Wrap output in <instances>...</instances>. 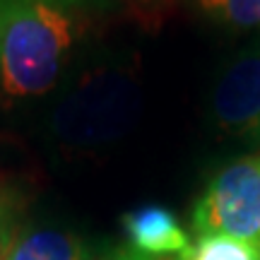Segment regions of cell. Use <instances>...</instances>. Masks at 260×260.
Returning a JSON list of instances; mask_svg holds the SVG:
<instances>
[{"label":"cell","instance_id":"3","mask_svg":"<svg viewBox=\"0 0 260 260\" xmlns=\"http://www.w3.org/2000/svg\"><path fill=\"white\" fill-rule=\"evenodd\" d=\"M212 116L232 135L260 138V51L236 58L212 92Z\"/></svg>","mask_w":260,"mask_h":260},{"label":"cell","instance_id":"8","mask_svg":"<svg viewBox=\"0 0 260 260\" xmlns=\"http://www.w3.org/2000/svg\"><path fill=\"white\" fill-rule=\"evenodd\" d=\"M5 217H8V203H5V200H3V195H0V246H3V243H5V239H8V219H5Z\"/></svg>","mask_w":260,"mask_h":260},{"label":"cell","instance_id":"5","mask_svg":"<svg viewBox=\"0 0 260 260\" xmlns=\"http://www.w3.org/2000/svg\"><path fill=\"white\" fill-rule=\"evenodd\" d=\"M89 251L77 236L58 229H29L8 234L0 260H87Z\"/></svg>","mask_w":260,"mask_h":260},{"label":"cell","instance_id":"2","mask_svg":"<svg viewBox=\"0 0 260 260\" xmlns=\"http://www.w3.org/2000/svg\"><path fill=\"white\" fill-rule=\"evenodd\" d=\"M198 236H232L260 246V157L239 159L207 183L193 210Z\"/></svg>","mask_w":260,"mask_h":260},{"label":"cell","instance_id":"9","mask_svg":"<svg viewBox=\"0 0 260 260\" xmlns=\"http://www.w3.org/2000/svg\"><path fill=\"white\" fill-rule=\"evenodd\" d=\"M109 260H152L149 255H145V253H138V251H121V253H116L113 258Z\"/></svg>","mask_w":260,"mask_h":260},{"label":"cell","instance_id":"1","mask_svg":"<svg viewBox=\"0 0 260 260\" xmlns=\"http://www.w3.org/2000/svg\"><path fill=\"white\" fill-rule=\"evenodd\" d=\"M96 0H0V92H51L94 24Z\"/></svg>","mask_w":260,"mask_h":260},{"label":"cell","instance_id":"6","mask_svg":"<svg viewBox=\"0 0 260 260\" xmlns=\"http://www.w3.org/2000/svg\"><path fill=\"white\" fill-rule=\"evenodd\" d=\"M181 260H260V246L232 236H200L181 253Z\"/></svg>","mask_w":260,"mask_h":260},{"label":"cell","instance_id":"4","mask_svg":"<svg viewBox=\"0 0 260 260\" xmlns=\"http://www.w3.org/2000/svg\"><path fill=\"white\" fill-rule=\"evenodd\" d=\"M123 229L133 251L145 255H171L190 248L186 229L161 205H145L123 217Z\"/></svg>","mask_w":260,"mask_h":260},{"label":"cell","instance_id":"7","mask_svg":"<svg viewBox=\"0 0 260 260\" xmlns=\"http://www.w3.org/2000/svg\"><path fill=\"white\" fill-rule=\"evenodd\" d=\"M198 5L210 17L236 29L260 27V0H198Z\"/></svg>","mask_w":260,"mask_h":260}]
</instances>
